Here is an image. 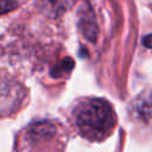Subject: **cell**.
Returning <instances> with one entry per match:
<instances>
[{
    "mask_svg": "<svg viewBox=\"0 0 152 152\" xmlns=\"http://www.w3.org/2000/svg\"><path fill=\"white\" fill-rule=\"evenodd\" d=\"M72 119L80 134L91 141H101L109 137L116 124L112 104L97 97L80 100L72 109Z\"/></svg>",
    "mask_w": 152,
    "mask_h": 152,
    "instance_id": "obj_1",
    "label": "cell"
},
{
    "mask_svg": "<svg viewBox=\"0 0 152 152\" xmlns=\"http://www.w3.org/2000/svg\"><path fill=\"white\" fill-rule=\"evenodd\" d=\"M25 89L17 81L0 78V116H6L20 108Z\"/></svg>",
    "mask_w": 152,
    "mask_h": 152,
    "instance_id": "obj_2",
    "label": "cell"
},
{
    "mask_svg": "<svg viewBox=\"0 0 152 152\" xmlns=\"http://www.w3.org/2000/svg\"><path fill=\"white\" fill-rule=\"evenodd\" d=\"M135 113L139 118L148 120L152 118V94L144 93L135 101Z\"/></svg>",
    "mask_w": 152,
    "mask_h": 152,
    "instance_id": "obj_3",
    "label": "cell"
},
{
    "mask_svg": "<svg viewBox=\"0 0 152 152\" xmlns=\"http://www.w3.org/2000/svg\"><path fill=\"white\" fill-rule=\"evenodd\" d=\"M17 7V2L14 0H0V14L12 11Z\"/></svg>",
    "mask_w": 152,
    "mask_h": 152,
    "instance_id": "obj_4",
    "label": "cell"
},
{
    "mask_svg": "<svg viewBox=\"0 0 152 152\" xmlns=\"http://www.w3.org/2000/svg\"><path fill=\"white\" fill-rule=\"evenodd\" d=\"M142 44L146 48H152V34H148L147 37H145L142 39Z\"/></svg>",
    "mask_w": 152,
    "mask_h": 152,
    "instance_id": "obj_5",
    "label": "cell"
}]
</instances>
